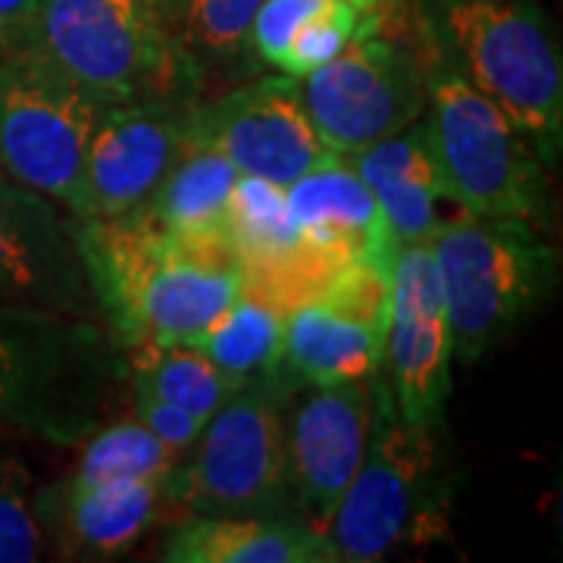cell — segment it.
<instances>
[{"instance_id":"obj_17","label":"cell","mask_w":563,"mask_h":563,"mask_svg":"<svg viewBox=\"0 0 563 563\" xmlns=\"http://www.w3.org/2000/svg\"><path fill=\"white\" fill-rule=\"evenodd\" d=\"M235 181L239 169L195 129L181 147L179 161L173 163L154 198L139 207V213L181 251H191L203 261L239 266L225 229Z\"/></svg>"},{"instance_id":"obj_19","label":"cell","mask_w":563,"mask_h":563,"mask_svg":"<svg viewBox=\"0 0 563 563\" xmlns=\"http://www.w3.org/2000/svg\"><path fill=\"white\" fill-rule=\"evenodd\" d=\"M169 563H342L329 536L276 514H195L163 542Z\"/></svg>"},{"instance_id":"obj_2","label":"cell","mask_w":563,"mask_h":563,"mask_svg":"<svg viewBox=\"0 0 563 563\" xmlns=\"http://www.w3.org/2000/svg\"><path fill=\"white\" fill-rule=\"evenodd\" d=\"M439 266L451 344L473 363L532 313L554 282V247L526 220L461 210L429 235Z\"/></svg>"},{"instance_id":"obj_4","label":"cell","mask_w":563,"mask_h":563,"mask_svg":"<svg viewBox=\"0 0 563 563\" xmlns=\"http://www.w3.org/2000/svg\"><path fill=\"white\" fill-rule=\"evenodd\" d=\"M29 35L101 107L181 98L195 81L191 57L132 0H41Z\"/></svg>"},{"instance_id":"obj_7","label":"cell","mask_w":563,"mask_h":563,"mask_svg":"<svg viewBox=\"0 0 563 563\" xmlns=\"http://www.w3.org/2000/svg\"><path fill=\"white\" fill-rule=\"evenodd\" d=\"M110 354L81 317L0 307V420L69 442L103 413Z\"/></svg>"},{"instance_id":"obj_27","label":"cell","mask_w":563,"mask_h":563,"mask_svg":"<svg viewBox=\"0 0 563 563\" xmlns=\"http://www.w3.org/2000/svg\"><path fill=\"white\" fill-rule=\"evenodd\" d=\"M263 0H185V35L213 57H235L251 41Z\"/></svg>"},{"instance_id":"obj_28","label":"cell","mask_w":563,"mask_h":563,"mask_svg":"<svg viewBox=\"0 0 563 563\" xmlns=\"http://www.w3.org/2000/svg\"><path fill=\"white\" fill-rule=\"evenodd\" d=\"M322 3L325 0H263L257 16H254V25H251V44H254L257 57L279 69L295 35Z\"/></svg>"},{"instance_id":"obj_11","label":"cell","mask_w":563,"mask_h":563,"mask_svg":"<svg viewBox=\"0 0 563 563\" xmlns=\"http://www.w3.org/2000/svg\"><path fill=\"white\" fill-rule=\"evenodd\" d=\"M191 132L195 103L185 98L103 107L85 157L76 220H107L144 207Z\"/></svg>"},{"instance_id":"obj_8","label":"cell","mask_w":563,"mask_h":563,"mask_svg":"<svg viewBox=\"0 0 563 563\" xmlns=\"http://www.w3.org/2000/svg\"><path fill=\"white\" fill-rule=\"evenodd\" d=\"M376 395L379 413L373 407L363 461L325 529L339 561H383L410 536L426 539V523H432L439 504L432 429L404 420L385 385H376Z\"/></svg>"},{"instance_id":"obj_3","label":"cell","mask_w":563,"mask_h":563,"mask_svg":"<svg viewBox=\"0 0 563 563\" xmlns=\"http://www.w3.org/2000/svg\"><path fill=\"white\" fill-rule=\"evenodd\" d=\"M439 22L457 73L551 166L563 139V66L551 22L536 0H439Z\"/></svg>"},{"instance_id":"obj_30","label":"cell","mask_w":563,"mask_h":563,"mask_svg":"<svg viewBox=\"0 0 563 563\" xmlns=\"http://www.w3.org/2000/svg\"><path fill=\"white\" fill-rule=\"evenodd\" d=\"M38 7L41 0H0V38L25 32L35 20Z\"/></svg>"},{"instance_id":"obj_22","label":"cell","mask_w":563,"mask_h":563,"mask_svg":"<svg viewBox=\"0 0 563 563\" xmlns=\"http://www.w3.org/2000/svg\"><path fill=\"white\" fill-rule=\"evenodd\" d=\"M285 320L288 313L276 303L242 291V298L225 310V317L198 347L220 366L235 388L282 383L288 376Z\"/></svg>"},{"instance_id":"obj_23","label":"cell","mask_w":563,"mask_h":563,"mask_svg":"<svg viewBox=\"0 0 563 563\" xmlns=\"http://www.w3.org/2000/svg\"><path fill=\"white\" fill-rule=\"evenodd\" d=\"M122 351H129L125 369L135 391L179 404L201 420H210L239 391L198 344L144 342Z\"/></svg>"},{"instance_id":"obj_18","label":"cell","mask_w":563,"mask_h":563,"mask_svg":"<svg viewBox=\"0 0 563 563\" xmlns=\"http://www.w3.org/2000/svg\"><path fill=\"white\" fill-rule=\"evenodd\" d=\"M166 479H117L95 488H54L38 495L47 544L66 558H113L157 520Z\"/></svg>"},{"instance_id":"obj_20","label":"cell","mask_w":563,"mask_h":563,"mask_svg":"<svg viewBox=\"0 0 563 563\" xmlns=\"http://www.w3.org/2000/svg\"><path fill=\"white\" fill-rule=\"evenodd\" d=\"M347 163L383 207L398 247L429 242L439 225L435 207L444 201L429 122L420 117L401 132L363 147L361 154L347 157Z\"/></svg>"},{"instance_id":"obj_29","label":"cell","mask_w":563,"mask_h":563,"mask_svg":"<svg viewBox=\"0 0 563 563\" xmlns=\"http://www.w3.org/2000/svg\"><path fill=\"white\" fill-rule=\"evenodd\" d=\"M135 420L147 432H154L166 448H173L176 454L195 448L198 435H201L203 426H207V420L195 417L191 410H185L179 404L161 401V398H154L147 391H135Z\"/></svg>"},{"instance_id":"obj_10","label":"cell","mask_w":563,"mask_h":563,"mask_svg":"<svg viewBox=\"0 0 563 563\" xmlns=\"http://www.w3.org/2000/svg\"><path fill=\"white\" fill-rule=\"evenodd\" d=\"M298 85L317 135L342 161L417 122L429 103L426 69L376 32H361Z\"/></svg>"},{"instance_id":"obj_6","label":"cell","mask_w":563,"mask_h":563,"mask_svg":"<svg viewBox=\"0 0 563 563\" xmlns=\"http://www.w3.org/2000/svg\"><path fill=\"white\" fill-rule=\"evenodd\" d=\"M101 103L32 41L0 38V169L54 198L73 217Z\"/></svg>"},{"instance_id":"obj_33","label":"cell","mask_w":563,"mask_h":563,"mask_svg":"<svg viewBox=\"0 0 563 563\" xmlns=\"http://www.w3.org/2000/svg\"><path fill=\"white\" fill-rule=\"evenodd\" d=\"M161 3H163V0H157V7H161Z\"/></svg>"},{"instance_id":"obj_5","label":"cell","mask_w":563,"mask_h":563,"mask_svg":"<svg viewBox=\"0 0 563 563\" xmlns=\"http://www.w3.org/2000/svg\"><path fill=\"white\" fill-rule=\"evenodd\" d=\"M426 107L444 201L479 217L539 220L548 201V163L501 107L457 69L429 76Z\"/></svg>"},{"instance_id":"obj_26","label":"cell","mask_w":563,"mask_h":563,"mask_svg":"<svg viewBox=\"0 0 563 563\" xmlns=\"http://www.w3.org/2000/svg\"><path fill=\"white\" fill-rule=\"evenodd\" d=\"M361 29L363 10L351 7L347 0H325L295 35L285 60L279 63V73L301 79L307 73L320 69L322 63L335 60L361 35Z\"/></svg>"},{"instance_id":"obj_25","label":"cell","mask_w":563,"mask_h":563,"mask_svg":"<svg viewBox=\"0 0 563 563\" xmlns=\"http://www.w3.org/2000/svg\"><path fill=\"white\" fill-rule=\"evenodd\" d=\"M32 470L0 432V563L41 561L51 544L38 517Z\"/></svg>"},{"instance_id":"obj_24","label":"cell","mask_w":563,"mask_h":563,"mask_svg":"<svg viewBox=\"0 0 563 563\" xmlns=\"http://www.w3.org/2000/svg\"><path fill=\"white\" fill-rule=\"evenodd\" d=\"M176 463L179 454L166 448L154 432H147L135 417L117 420L107 429H98L91 442L85 444L66 488H95L117 479H166Z\"/></svg>"},{"instance_id":"obj_15","label":"cell","mask_w":563,"mask_h":563,"mask_svg":"<svg viewBox=\"0 0 563 563\" xmlns=\"http://www.w3.org/2000/svg\"><path fill=\"white\" fill-rule=\"evenodd\" d=\"M373 426V388L357 383L320 385L285 432L288 488L301 501L303 523L325 532L354 479Z\"/></svg>"},{"instance_id":"obj_21","label":"cell","mask_w":563,"mask_h":563,"mask_svg":"<svg viewBox=\"0 0 563 563\" xmlns=\"http://www.w3.org/2000/svg\"><path fill=\"white\" fill-rule=\"evenodd\" d=\"M385 339L379 329L310 298L285 320V369L317 388L369 379L383 369Z\"/></svg>"},{"instance_id":"obj_32","label":"cell","mask_w":563,"mask_h":563,"mask_svg":"<svg viewBox=\"0 0 563 563\" xmlns=\"http://www.w3.org/2000/svg\"><path fill=\"white\" fill-rule=\"evenodd\" d=\"M132 3H139V7L151 10V13H157V10H161V7H157V0H132Z\"/></svg>"},{"instance_id":"obj_13","label":"cell","mask_w":563,"mask_h":563,"mask_svg":"<svg viewBox=\"0 0 563 563\" xmlns=\"http://www.w3.org/2000/svg\"><path fill=\"white\" fill-rule=\"evenodd\" d=\"M195 129L239 169V176L266 179L279 188L335 161L307 117L295 76L251 81L217 103L195 107Z\"/></svg>"},{"instance_id":"obj_1","label":"cell","mask_w":563,"mask_h":563,"mask_svg":"<svg viewBox=\"0 0 563 563\" xmlns=\"http://www.w3.org/2000/svg\"><path fill=\"white\" fill-rule=\"evenodd\" d=\"M88 285L122 347L201 344L242 298V269L173 244L139 210L76 220Z\"/></svg>"},{"instance_id":"obj_31","label":"cell","mask_w":563,"mask_h":563,"mask_svg":"<svg viewBox=\"0 0 563 563\" xmlns=\"http://www.w3.org/2000/svg\"><path fill=\"white\" fill-rule=\"evenodd\" d=\"M351 7H357V10H379L383 3H395V0H347Z\"/></svg>"},{"instance_id":"obj_12","label":"cell","mask_w":563,"mask_h":563,"mask_svg":"<svg viewBox=\"0 0 563 563\" xmlns=\"http://www.w3.org/2000/svg\"><path fill=\"white\" fill-rule=\"evenodd\" d=\"M95 301L60 203L0 169V307L81 317Z\"/></svg>"},{"instance_id":"obj_9","label":"cell","mask_w":563,"mask_h":563,"mask_svg":"<svg viewBox=\"0 0 563 563\" xmlns=\"http://www.w3.org/2000/svg\"><path fill=\"white\" fill-rule=\"evenodd\" d=\"M282 383L242 385L207 420L188 466L166 476V498L195 514H276L288 492Z\"/></svg>"},{"instance_id":"obj_14","label":"cell","mask_w":563,"mask_h":563,"mask_svg":"<svg viewBox=\"0 0 563 563\" xmlns=\"http://www.w3.org/2000/svg\"><path fill=\"white\" fill-rule=\"evenodd\" d=\"M451 325L439 266L429 244H404L391 269V320L385 357L391 363L395 401L407 422L435 429L448 401Z\"/></svg>"},{"instance_id":"obj_16","label":"cell","mask_w":563,"mask_h":563,"mask_svg":"<svg viewBox=\"0 0 563 563\" xmlns=\"http://www.w3.org/2000/svg\"><path fill=\"white\" fill-rule=\"evenodd\" d=\"M285 198L303 242L335 266L354 261L395 263L401 251L379 201L342 157L291 181Z\"/></svg>"}]
</instances>
